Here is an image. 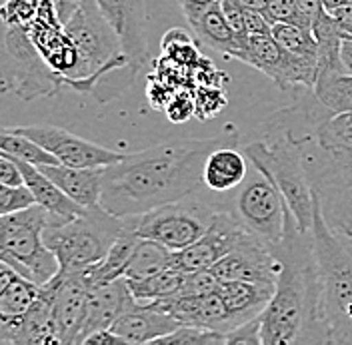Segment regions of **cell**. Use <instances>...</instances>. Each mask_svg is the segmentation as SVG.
<instances>
[{
    "instance_id": "6da1fadb",
    "label": "cell",
    "mask_w": 352,
    "mask_h": 345,
    "mask_svg": "<svg viewBox=\"0 0 352 345\" xmlns=\"http://www.w3.org/2000/svg\"><path fill=\"white\" fill-rule=\"evenodd\" d=\"M224 144H232V138L170 140L126 154L104 168L100 206L124 217L197 194L204 188L202 172L208 154Z\"/></svg>"
},
{
    "instance_id": "7a4b0ae2",
    "label": "cell",
    "mask_w": 352,
    "mask_h": 345,
    "mask_svg": "<svg viewBox=\"0 0 352 345\" xmlns=\"http://www.w3.org/2000/svg\"><path fill=\"white\" fill-rule=\"evenodd\" d=\"M272 250L280 259V272L276 292L261 316L263 345L329 344L312 232H300L292 222Z\"/></svg>"
},
{
    "instance_id": "3957f363",
    "label": "cell",
    "mask_w": 352,
    "mask_h": 345,
    "mask_svg": "<svg viewBox=\"0 0 352 345\" xmlns=\"http://www.w3.org/2000/svg\"><path fill=\"white\" fill-rule=\"evenodd\" d=\"M312 243L329 344H352V241L330 230L316 200Z\"/></svg>"
},
{
    "instance_id": "277c9868",
    "label": "cell",
    "mask_w": 352,
    "mask_h": 345,
    "mask_svg": "<svg viewBox=\"0 0 352 345\" xmlns=\"http://www.w3.org/2000/svg\"><path fill=\"white\" fill-rule=\"evenodd\" d=\"M242 150L254 166H258L278 186L296 217L300 232H312L314 195L308 178L302 138H294L288 130L268 136L266 140L250 142Z\"/></svg>"
},
{
    "instance_id": "5b68a950",
    "label": "cell",
    "mask_w": 352,
    "mask_h": 345,
    "mask_svg": "<svg viewBox=\"0 0 352 345\" xmlns=\"http://www.w3.org/2000/svg\"><path fill=\"white\" fill-rule=\"evenodd\" d=\"M124 230V217L114 216L100 204L65 222L44 228V243L60 263V272H82L102 261ZM58 272V274H60Z\"/></svg>"
},
{
    "instance_id": "8992f818",
    "label": "cell",
    "mask_w": 352,
    "mask_h": 345,
    "mask_svg": "<svg viewBox=\"0 0 352 345\" xmlns=\"http://www.w3.org/2000/svg\"><path fill=\"white\" fill-rule=\"evenodd\" d=\"M50 222V212L41 204L0 216V261L10 263L41 287L60 272L58 259L44 243V228Z\"/></svg>"
},
{
    "instance_id": "52a82bcc",
    "label": "cell",
    "mask_w": 352,
    "mask_h": 345,
    "mask_svg": "<svg viewBox=\"0 0 352 345\" xmlns=\"http://www.w3.org/2000/svg\"><path fill=\"white\" fill-rule=\"evenodd\" d=\"M302 146L320 214L336 236L352 241V154L327 150L314 136L302 138Z\"/></svg>"
},
{
    "instance_id": "ba28073f",
    "label": "cell",
    "mask_w": 352,
    "mask_h": 345,
    "mask_svg": "<svg viewBox=\"0 0 352 345\" xmlns=\"http://www.w3.org/2000/svg\"><path fill=\"white\" fill-rule=\"evenodd\" d=\"M0 80L2 92H12L22 100L54 96L66 86L44 60L28 26L2 22L0 26Z\"/></svg>"
},
{
    "instance_id": "9c48e42d",
    "label": "cell",
    "mask_w": 352,
    "mask_h": 345,
    "mask_svg": "<svg viewBox=\"0 0 352 345\" xmlns=\"http://www.w3.org/2000/svg\"><path fill=\"white\" fill-rule=\"evenodd\" d=\"M224 208H228L250 234L261 237L270 248L278 246L290 224L296 222L278 186L252 162L246 180L234 190V195Z\"/></svg>"
},
{
    "instance_id": "30bf717a",
    "label": "cell",
    "mask_w": 352,
    "mask_h": 345,
    "mask_svg": "<svg viewBox=\"0 0 352 345\" xmlns=\"http://www.w3.org/2000/svg\"><path fill=\"white\" fill-rule=\"evenodd\" d=\"M186 200L188 198L164 204L144 214L129 216L136 234L146 239L160 241L162 246L175 252L195 243L208 230L220 206H212L204 200Z\"/></svg>"
},
{
    "instance_id": "8fae6325",
    "label": "cell",
    "mask_w": 352,
    "mask_h": 345,
    "mask_svg": "<svg viewBox=\"0 0 352 345\" xmlns=\"http://www.w3.org/2000/svg\"><path fill=\"white\" fill-rule=\"evenodd\" d=\"M234 58L261 70L283 90H290L294 86L314 88L316 84L318 62L288 54L274 40L272 34L248 36Z\"/></svg>"
},
{
    "instance_id": "7c38bea8",
    "label": "cell",
    "mask_w": 352,
    "mask_h": 345,
    "mask_svg": "<svg viewBox=\"0 0 352 345\" xmlns=\"http://www.w3.org/2000/svg\"><path fill=\"white\" fill-rule=\"evenodd\" d=\"M14 132L24 134L36 140L50 154H54L60 164L76 166V168H107L110 164L120 162L126 154L104 148L100 144L88 142L85 138L72 134L65 128L50 124H30V126H14Z\"/></svg>"
},
{
    "instance_id": "4fadbf2b",
    "label": "cell",
    "mask_w": 352,
    "mask_h": 345,
    "mask_svg": "<svg viewBox=\"0 0 352 345\" xmlns=\"http://www.w3.org/2000/svg\"><path fill=\"white\" fill-rule=\"evenodd\" d=\"M248 230L228 208L220 206L208 230L184 250L175 252V263L184 272L210 270L219 259L230 254Z\"/></svg>"
},
{
    "instance_id": "5bb4252c",
    "label": "cell",
    "mask_w": 352,
    "mask_h": 345,
    "mask_svg": "<svg viewBox=\"0 0 352 345\" xmlns=\"http://www.w3.org/2000/svg\"><path fill=\"white\" fill-rule=\"evenodd\" d=\"M210 270L220 281H276L280 272V259L261 237L246 232L236 248L219 259Z\"/></svg>"
},
{
    "instance_id": "9a60e30c",
    "label": "cell",
    "mask_w": 352,
    "mask_h": 345,
    "mask_svg": "<svg viewBox=\"0 0 352 345\" xmlns=\"http://www.w3.org/2000/svg\"><path fill=\"white\" fill-rule=\"evenodd\" d=\"M44 287H48L52 294L60 344L76 345L80 329H82V322H85L88 292H90L87 272L85 270L68 272V274L60 272Z\"/></svg>"
},
{
    "instance_id": "2e32d148",
    "label": "cell",
    "mask_w": 352,
    "mask_h": 345,
    "mask_svg": "<svg viewBox=\"0 0 352 345\" xmlns=\"http://www.w3.org/2000/svg\"><path fill=\"white\" fill-rule=\"evenodd\" d=\"M2 345H52L60 344L54 302L48 287H43L38 300L26 313L14 320H0Z\"/></svg>"
},
{
    "instance_id": "e0dca14e",
    "label": "cell",
    "mask_w": 352,
    "mask_h": 345,
    "mask_svg": "<svg viewBox=\"0 0 352 345\" xmlns=\"http://www.w3.org/2000/svg\"><path fill=\"white\" fill-rule=\"evenodd\" d=\"M110 26L116 30L124 54L140 72L148 58L146 43V0H94Z\"/></svg>"
},
{
    "instance_id": "ac0fdd59",
    "label": "cell",
    "mask_w": 352,
    "mask_h": 345,
    "mask_svg": "<svg viewBox=\"0 0 352 345\" xmlns=\"http://www.w3.org/2000/svg\"><path fill=\"white\" fill-rule=\"evenodd\" d=\"M136 300L132 296V289L126 278H116L107 283L92 285L88 292L85 322H82V329H80L76 345H85L88 335H92L94 331L112 327V324Z\"/></svg>"
},
{
    "instance_id": "d6986e66",
    "label": "cell",
    "mask_w": 352,
    "mask_h": 345,
    "mask_svg": "<svg viewBox=\"0 0 352 345\" xmlns=\"http://www.w3.org/2000/svg\"><path fill=\"white\" fill-rule=\"evenodd\" d=\"M180 325L182 324L175 316L162 309L158 303L134 302L110 329H114L126 344L144 345L156 344L160 337L173 333Z\"/></svg>"
},
{
    "instance_id": "ffe728a7",
    "label": "cell",
    "mask_w": 352,
    "mask_h": 345,
    "mask_svg": "<svg viewBox=\"0 0 352 345\" xmlns=\"http://www.w3.org/2000/svg\"><path fill=\"white\" fill-rule=\"evenodd\" d=\"M153 303H158L162 309L173 313L182 325H198V327L220 331L224 335L232 331L226 303L219 292H212L206 296H186V298L175 296V298Z\"/></svg>"
},
{
    "instance_id": "44dd1931",
    "label": "cell",
    "mask_w": 352,
    "mask_h": 345,
    "mask_svg": "<svg viewBox=\"0 0 352 345\" xmlns=\"http://www.w3.org/2000/svg\"><path fill=\"white\" fill-rule=\"evenodd\" d=\"M274 292H276V281H220L219 294L226 303L232 329L263 316Z\"/></svg>"
},
{
    "instance_id": "7402d4cb",
    "label": "cell",
    "mask_w": 352,
    "mask_h": 345,
    "mask_svg": "<svg viewBox=\"0 0 352 345\" xmlns=\"http://www.w3.org/2000/svg\"><path fill=\"white\" fill-rule=\"evenodd\" d=\"M248 170H250V160L244 150H236L230 144H224L208 154L204 162L202 184L206 190L217 194L234 192L246 180Z\"/></svg>"
},
{
    "instance_id": "603a6c76",
    "label": "cell",
    "mask_w": 352,
    "mask_h": 345,
    "mask_svg": "<svg viewBox=\"0 0 352 345\" xmlns=\"http://www.w3.org/2000/svg\"><path fill=\"white\" fill-rule=\"evenodd\" d=\"M38 168L82 208H92L100 204L104 168H76L66 164H50Z\"/></svg>"
},
{
    "instance_id": "cb8c5ba5",
    "label": "cell",
    "mask_w": 352,
    "mask_h": 345,
    "mask_svg": "<svg viewBox=\"0 0 352 345\" xmlns=\"http://www.w3.org/2000/svg\"><path fill=\"white\" fill-rule=\"evenodd\" d=\"M19 166L24 174V184L34 194L36 204H41L43 208L50 212L52 222H65L68 217L85 212V208L80 204H76L72 198H68L38 166H32L28 162H22V160H19Z\"/></svg>"
},
{
    "instance_id": "d4e9b609",
    "label": "cell",
    "mask_w": 352,
    "mask_h": 345,
    "mask_svg": "<svg viewBox=\"0 0 352 345\" xmlns=\"http://www.w3.org/2000/svg\"><path fill=\"white\" fill-rule=\"evenodd\" d=\"M43 287L36 285L10 263L0 261V320H14L38 300Z\"/></svg>"
},
{
    "instance_id": "484cf974",
    "label": "cell",
    "mask_w": 352,
    "mask_h": 345,
    "mask_svg": "<svg viewBox=\"0 0 352 345\" xmlns=\"http://www.w3.org/2000/svg\"><path fill=\"white\" fill-rule=\"evenodd\" d=\"M190 28H192V34L198 43H202L204 46L217 50L224 56H230L234 58L241 40L234 32V28L230 26V22L226 19L222 6H220V0L210 6L208 10H204L200 16H197L195 21L188 22Z\"/></svg>"
},
{
    "instance_id": "4316f807",
    "label": "cell",
    "mask_w": 352,
    "mask_h": 345,
    "mask_svg": "<svg viewBox=\"0 0 352 345\" xmlns=\"http://www.w3.org/2000/svg\"><path fill=\"white\" fill-rule=\"evenodd\" d=\"M175 263V250L162 246L160 241L140 237L132 250L131 259L124 270V278L129 281H138L151 278L162 272L164 267Z\"/></svg>"
},
{
    "instance_id": "83f0119b",
    "label": "cell",
    "mask_w": 352,
    "mask_h": 345,
    "mask_svg": "<svg viewBox=\"0 0 352 345\" xmlns=\"http://www.w3.org/2000/svg\"><path fill=\"white\" fill-rule=\"evenodd\" d=\"M190 272H184L182 267H178L176 263L164 267L162 272L154 274L151 278H144V280L138 281H129L132 289V296L134 300L140 303H153V302H162V300H168L176 296L184 281L188 278Z\"/></svg>"
},
{
    "instance_id": "f1b7e54d",
    "label": "cell",
    "mask_w": 352,
    "mask_h": 345,
    "mask_svg": "<svg viewBox=\"0 0 352 345\" xmlns=\"http://www.w3.org/2000/svg\"><path fill=\"white\" fill-rule=\"evenodd\" d=\"M312 90L318 102L332 114L352 112V74L349 70L318 74Z\"/></svg>"
},
{
    "instance_id": "f546056e",
    "label": "cell",
    "mask_w": 352,
    "mask_h": 345,
    "mask_svg": "<svg viewBox=\"0 0 352 345\" xmlns=\"http://www.w3.org/2000/svg\"><path fill=\"white\" fill-rule=\"evenodd\" d=\"M0 152L28 162L32 166H50V164H60V160L46 150L44 146H41L36 140L19 134L12 128H2L0 132Z\"/></svg>"
},
{
    "instance_id": "4dcf8cb0",
    "label": "cell",
    "mask_w": 352,
    "mask_h": 345,
    "mask_svg": "<svg viewBox=\"0 0 352 345\" xmlns=\"http://www.w3.org/2000/svg\"><path fill=\"white\" fill-rule=\"evenodd\" d=\"M312 136L327 150L352 154V112H340L324 118L316 124Z\"/></svg>"
},
{
    "instance_id": "1f68e13d",
    "label": "cell",
    "mask_w": 352,
    "mask_h": 345,
    "mask_svg": "<svg viewBox=\"0 0 352 345\" xmlns=\"http://www.w3.org/2000/svg\"><path fill=\"white\" fill-rule=\"evenodd\" d=\"M272 36L288 54L318 62V40L312 30L294 26V24L276 22L272 24Z\"/></svg>"
},
{
    "instance_id": "d6a6232c",
    "label": "cell",
    "mask_w": 352,
    "mask_h": 345,
    "mask_svg": "<svg viewBox=\"0 0 352 345\" xmlns=\"http://www.w3.org/2000/svg\"><path fill=\"white\" fill-rule=\"evenodd\" d=\"M156 344H175V345H217L226 344V335L214 331V329H206V327H198V325H180L173 333L160 337Z\"/></svg>"
},
{
    "instance_id": "836d02e7",
    "label": "cell",
    "mask_w": 352,
    "mask_h": 345,
    "mask_svg": "<svg viewBox=\"0 0 352 345\" xmlns=\"http://www.w3.org/2000/svg\"><path fill=\"white\" fill-rule=\"evenodd\" d=\"M264 16L272 24L283 22V24H294V26L312 30V22L300 8L298 0H270L264 10Z\"/></svg>"
},
{
    "instance_id": "e575fe53",
    "label": "cell",
    "mask_w": 352,
    "mask_h": 345,
    "mask_svg": "<svg viewBox=\"0 0 352 345\" xmlns=\"http://www.w3.org/2000/svg\"><path fill=\"white\" fill-rule=\"evenodd\" d=\"M34 204H36L34 194L30 192V188L26 184H22V186L0 184V216L21 212V210L34 206Z\"/></svg>"
},
{
    "instance_id": "d590c367",
    "label": "cell",
    "mask_w": 352,
    "mask_h": 345,
    "mask_svg": "<svg viewBox=\"0 0 352 345\" xmlns=\"http://www.w3.org/2000/svg\"><path fill=\"white\" fill-rule=\"evenodd\" d=\"M226 344L236 345H263V320L261 316L239 325L226 335Z\"/></svg>"
},
{
    "instance_id": "8d00e7d4",
    "label": "cell",
    "mask_w": 352,
    "mask_h": 345,
    "mask_svg": "<svg viewBox=\"0 0 352 345\" xmlns=\"http://www.w3.org/2000/svg\"><path fill=\"white\" fill-rule=\"evenodd\" d=\"M0 184L6 186H22L24 184V174H22L19 160L12 156L0 152Z\"/></svg>"
},
{
    "instance_id": "74e56055",
    "label": "cell",
    "mask_w": 352,
    "mask_h": 345,
    "mask_svg": "<svg viewBox=\"0 0 352 345\" xmlns=\"http://www.w3.org/2000/svg\"><path fill=\"white\" fill-rule=\"evenodd\" d=\"M166 112H168L170 120H175V122H184V120H188V118L197 112V106H195L192 98L184 94V96H176L170 104H166Z\"/></svg>"
},
{
    "instance_id": "f35d334b",
    "label": "cell",
    "mask_w": 352,
    "mask_h": 345,
    "mask_svg": "<svg viewBox=\"0 0 352 345\" xmlns=\"http://www.w3.org/2000/svg\"><path fill=\"white\" fill-rule=\"evenodd\" d=\"M219 0H178L180 10L184 14V19L190 22L195 21L197 16H200L204 10H208L210 6H214Z\"/></svg>"
},
{
    "instance_id": "ab89813d",
    "label": "cell",
    "mask_w": 352,
    "mask_h": 345,
    "mask_svg": "<svg viewBox=\"0 0 352 345\" xmlns=\"http://www.w3.org/2000/svg\"><path fill=\"white\" fill-rule=\"evenodd\" d=\"M87 345H118V344H126L114 329H98V331H94L92 335H88Z\"/></svg>"
},
{
    "instance_id": "60d3db41",
    "label": "cell",
    "mask_w": 352,
    "mask_h": 345,
    "mask_svg": "<svg viewBox=\"0 0 352 345\" xmlns=\"http://www.w3.org/2000/svg\"><path fill=\"white\" fill-rule=\"evenodd\" d=\"M52 2L56 6V12H58L63 24H66V22L72 19V14L78 10V6H80L82 0H52Z\"/></svg>"
},
{
    "instance_id": "b9f144b4",
    "label": "cell",
    "mask_w": 352,
    "mask_h": 345,
    "mask_svg": "<svg viewBox=\"0 0 352 345\" xmlns=\"http://www.w3.org/2000/svg\"><path fill=\"white\" fill-rule=\"evenodd\" d=\"M298 4H300V8L305 10V14L310 19L312 24H314V21H316L322 12H327L322 0H298Z\"/></svg>"
},
{
    "instance_id": "7bdbcfd3",
    "label": "cell",
    "mask_w": 352,
    "mask_h": 345,
    "mask_svg": "<svg viewBox=\"0 0 352 345\" xmlns=\"http://www.w3.org/2000/svg\"><path fill=\"white\" fill-rule=\"evenodd\" d=\"M241 2L244 4V6L252 8V10H261V12H264L270 0H241Z\"/></svg>"
},
{
    "instance_id": "ee69618b",
    "label": "cell",
    "mask_w": 352,
    "mask_h": 345,
    "mask_svg": "<svg viewBox=\"0 0 352 345\" xmlns=\"http://www.w3.org/2000/svg\"><path fill=\"white\" fill-rule=\"evenodd\" d=\"M322 2H324V8H327L329 12H334V10H336L338 6H342L346 0H322Z\"/></svg>"
},
{
    "instance_id": "f6af8a7d",
    "label": "cell",
    "mask_w": 352,
    "mask_h": 345,
    "mask_svg": "<svg viewBox=\"0 0 352 345\" xmlns=\"http://www.w3.org/2000/svg\"><path fill=\"white\" fill-rule=\"evenodd\" d=\"M2 2H4V0H2Z\"/></svg>"
}]
</instances>
